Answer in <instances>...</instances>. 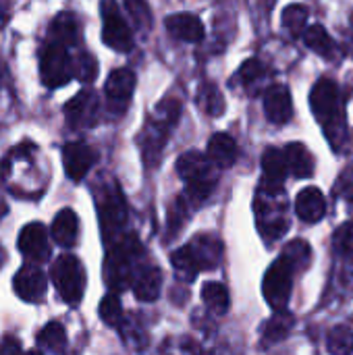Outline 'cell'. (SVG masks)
Instances as JSON below:
<instances>
[{"instance_id":"obj_1","label":"cell","mask_w":353,"mask_h":355,"mask_svg":"<svg viewBox=\"0 0 353 355\" xmlns=\"http://www.w3.org/2000/svg\"><path fill=\"white\" fill-rule=\"evenodd\" d=\"M310 106L325 135L335 150H343L345 144V108L339 85L333 79H318L310 92Z\"/></svg>"},{"instance_id":"obj_2","label":"cell","mask_w":353,"mask_h":355,"mask_svg":"<svg viewBox=\"0 0 353 355\" xmlns=\"http://www.w3.org/2000/svg\"><path fill=\"white\" fill-rule=\"evenodd\" d=\"M144 258V248L137 239V235H125L119 237L108 252L104 272L106 283L114 291H123L127 285L133 283V277L139 268V260Z\"/></svg>"},{"instance_id":"obj_3","label":"cell","mask_w":353,"mask_h":355,"mask_svg":"<svg viewBox=\"0 0 353 355\" xmlns=\"http://www.w3.org/2000/svg\"><path fill=\"white\" fill-rule=\"evenodd\" d=\"M179 116H181V102L177 98H166L158 104L152 121H148L146 129L139 135V148L148 166L160 160L162 148L171 135V129L177 125Z\"/></svg>"},{"instance_id":"obj_4","label":"cell","mask_w":353,"mask_h":355,"mask_svg":"<svg viewBox=\"0 0 353 355\" xmlns=\"http://www.w3.org/2000/svg\"><path fill=\"white\" fill-rule=\"evenodd\" d=\"M179 177L183 181H187V198L200 206L204 204L212 193L214 187L218 183V177L214 175V162L210 160V156H204L202 152H185L179 156L177 164H175Z\"/></svg>"},{"instance_id":"obj_5","label":"cell","mask_w":353,"mask_h":355,"mask_svg":"<svg viewBox=\"0 0 353 355\" xmlns=\"http://www.w3.org/2000/svg\"><path fill=\"white\" fill-rule=\"evenodd\" d=\"M262 193L256 198V223L258 231L268 243H275L279 237H283L289 229V218L285 212L287 202L283 200V191H266L260 187Z\"/></svg>"},{"instance_id":"obj_6","label":"cell","mask_w":353,"mask_h":355,"mask_svg":"<svg viewBox=\"0 0 353 355\" xmlns=\"http://www.w3.org/2000/svg\"><path fill=\"white\" fill-rule=\"evenodd\" d=\"M293 272H298V268L287 256L281 254V258H277L264 275L262 293L275 312L287 310V304L291 300V289H293Z\"/></svg>"},{"instance_id":"obj_7","label":"cell","mask_w":353,"mask_h":355,"mask_svg":"<svg viewBox=\"0 0 353 355\" xmlns=\"http://www.w3.org/2000/svg\"><path fill=\"white\" fill-rule=\"evenodd\" d=\"M98 214H100V229L106 243H114L127 223V202L117 183L102 189L98 198Z\"/></svg>"},{"instance_id":"obj_8","label":"cell","mask_w":353,"mask_h":355,"mask_svg":"<svg viewBox=\"0 0 353 355\" xmlns=\"http://www.w3.org/2000/svg\"><path fill=\"white\" fill-rule=\"evenodd\" d=\"M52 283L58 291V295L62 297V302H67L69 306H77L83 297V289H85V270L81 266V262L75 256H60L54 264H52Z\"/></svg>"},{"instance_id":"obj_9","label":"cell","mask_w":353,"mask_h":355,"mask_svg":"<svg viewBox=\"0 0 353 355\" xmlns=\"http://www.w3.org/2000/svg\"><path fill=\"white\" fill-rule=\"evenodd\" d=\"M100 15H102V40H104V44L117 52L133 50L131 27L123 19L117 2L114 0H102L100 2Z\"/></svg>"},{"instance_id":"obj_10","label":"cell","mask_w":353,"mask_h":355,"mask_svg":"<svg viewBox=\"0 0 353 355\" xmlns=\"http://www.w3.org/2000/svg\"><path fill=\"white\" fill-rule=\"evenodd\" d=\"M40 73H42L44 85L48 87H60L69 83L73 77V62L67 54V46L58 42L46 44V48L42 50V58H40Z\"/></svg>"},{"instance_id":"obj_11","label":"cell","mask_w":353,"mask_h":355,"mask_svg":"<svg viewBox=\"0 0 353 355\" xmlns=\"http://www.w3.org/2000/svg\"><path fill=\"white\" fill-rule=\"evenodd\" d=\"M67 123L73 129H87L98 123L100 116V102L98 96L92 89H83L77 96H73L64 106Z\"/></svg>"},{"instance_id":"obj_12","label":"cell","mask_w":353,"mask_h":355,"mask_svg":"<svg viewBox=\"0 0 353 355\" xmlns=\"http://www.w3.org/2000/svg\"><path fill=\"white\" fill-rule=\"evenodd\" d=\"M135 73L131 69H114L108 79H106V85H104V94H106V100H108V106L110 110H117V112H123L133 96V89H135Z\"/></svg>"},{"instance_id":"obj_13","label":"cell","mask_w":353,"mask_h":355,"mask_svg":"<svg viewBox=\"0 0 353 355\" xmlns=\"http://www.w3.org/2000/svg\"><path fill=\"white\" fill-rule=\"evenodd\" d=\"M96 160H98L96 150L83 141H71L62 148V164L71 181H81L96 164Z\"/></svg>"},{"instance_id":"obj_14","label":"cell","mask_w":353,"mask_h":355,"mask_svg":"<svg viewBox=\"0 0 353 355\" xmlns=\"http://www.w3.org/2000/svg\"><path fill=\"white\" fill-rule=\"evenodd\" d=\"M262 173H264V179H262L260 187L266 191L281 193L285 179H287V173H289L285 152L279 148H266L262 154Z\"/></svg>"},{"instance_id":"obj_15","label":"cell","mask_w":353,"mask_h":355,"mask_svg":"<svg viewBox=\"0 0 353 355\" xmlns=\"http://www.w3.org/2000/svg\"><path fill=\"white\" fill-rule=\"evenodd\" d=\"M264 112L270 123L285 125L293 116V100L289 94V87L283 83H275L266 87L264 92Z\"/></svg>"},{"instance_id":"obj_16","label":"cell","mask_w":353,"mask_h":355,"mask_svg":"<svg viewBox=\"0 0 353 355\" xmlns=\"http://www.w3.org/2000/svg\"><path fill=\"white\" fill-rule=\"evenodd\" d=\"M15 293L23 300V302H29V304H40L44 297H46V287H48V281H46V275L35 268V266H27V268H21L17 275H15Z\"/></svg>"},{"instance_id":"obj_17","label":"cell","mask_w":353,"mask_h":355,"mask_svg":"<svg viewBox=\"0 0 353 355\" xmlns=\"http://www.w3.org/2000/svg\"><path fill=\"white\" fill-rule=\"evenodd\" d=\"M19 250L23 256L42 262L48 258L50 254V245H48V231L44 229L42 223H29L27 227H23L21 235H19Z\"/></svg>"},{"instance_id":"obj_18","label":"cell","mask_w":353,"mask_h":355,"mask_svg":"<svg viewBox=\"0 0 353 355\" xmlns=\"http://www.w3.org/2000/svg\"><path fill=\"white\" fill-rule=\"evenodd\" d=\"M295 214L308 225L320 223L327 216V200L322 191L318 187L302 189L295 198Z\"/></svg>"},{"instance_id":"obj_19","label":"cell","mask_w":353,"mask_h":355,"mask_svg":"<svg viewBox=\"0 0 353 355\" xmlns=\"http://www.w3.org/2000/svg\"><path fill=\"white\" fill-rule=\"evenodd\" d=\"M166 31L177 37V40H183V42H202L204 40V25L202 21L191 15V12H177V15H171L166 17Z\"/></svg>"},{"instance_id":"obj_20","label":"cell","mask_w":353,"mask_h":355,"mask_svg":"<svg viewBox=\"0 0 353 355\" xmlns=\"http://www.w3.org/2000/svg\"><path fill=\"white\" fill-rule=\"evenodd\" d=\"M133 293L139 302H156L162 289V272L158 266H139L133 277Z\"/></svg>"},{"instance_id":"obj_21","label":"cell","mask_w":353,"mask_h":355,"mask_svg":"<svg viewBox=\"0 0 353 355\" xmlns=\"http://www.w3.org/2000/svg\"><path fill=\"white\" fill-rule=\"evenodd\" d=\"M237 141L229 133H214L208 141V156L216 168H231L237 162Z\"/></svg>"},{"instance_id":"obj_22","label":"cell","mask_w":353,"mask_h":355,"mask_svg":"<svg viewBox=\"0 0 353 355\" xmlns=\"http://www.w3.org/2000/svg\"><path fill=\"white\" fill-rule=\"evenodd\" d=\"M50 233H52V239L60 248H73L77 243V237H79V218H77V214L71 208L60 210L54 216Z\"/></svg>"},{"instance_id":"obj_23","label":"cell","mask_w":353,"mask_h":355,"mask_svg":"<svg viewBox=\"0 0 353 355\" xmlns=\"http://www.w3.org/2000/svg\"><path fill=\"white\" fill-rule=\"evenodd\" d=\"M285 158H287V166H289V173L298 179H308L314 175V156L310 154V150L304 146V144H287L285 146Z\"/></svg>"},{"instance_id":"obj_24","label":"cell","mask_w":353,"mask_h":355,"mask_svg":"<svg viewBox=\"0 0 353 355\" xmlns=\"http://www.w3.org/2000/svg\"><path fill=\"white\" fill-rule=\"evenodd\" d=\"M50 37L52 42H58L62 46H77L79 37H81V25L79 19L73 12H60L54 17L52 25H50Z\"/></svg>"},{"instance_id":"obj_25","label":"cell","mask_w":353,"mask_h":355,"mask_svg":"<svg viewBox=\"0 0 353 355\" xmlns=\"http://www.w3.org/2000/svg\"><path fill=\"white\" fill-rule=\"evenodd\" d=\"M202 270H208V268H216L221 264V258H223V243L221 239L212 237V235H198L193 237V241L189 243Z\"/></svg>"},{"instance_id":"obj_26","label":"cell","mask_w":353,"mask_h":355,"mask_svg":"<svg viewBox=\"0 0 353 355\" xmlns=\"http://www.w3.org/2000/svg\"><path fill=\"white\" fill-rule=\"evenodd\" d=\"M293 324H295L293 314H289L287 310H277L275 316L262 329V345L264 347H273V345L285 341L289 337Z\"/></svg>"},{"instance_id":"obj_27","label":"cell","mask_w":353,"mask_h":355,"mask_svg":"<svg viewBox=\"0 0 353 355\" xmlns=\"http://www.w3.org/2000/svg\"><path fill=\"white\" fill-rule=\"evenodd\" d=\"M304 44L310 50H314L316 54H320V56H325L329 60L337 52V46H335L333 37L329 35V31L322 25H310V27H306V31H304Z\"/></svg>"},{"instance_id":"obj_28","label":"cell","mask_w":353,"mask_h":355,"mask_svg":"<svg viewBox=\"0 0 353 355\" xmlns=\"http://www.w3.org/2000/svg\"><path fill=\"white\" fill-rule=\"evenodd\" d=\"M171 262H173L177 275H179L181 279H187L189 283H191V281L198 277V272L202 270V266H200V262H198V258H196V254H193V250H191L189 243L183 245L181 250L173 252Z\"/></svg>"},{"instance_id":"obj_29","label":"cell","mask_w":353,"mask_h":355,"mask_svg":"<svg viewBox=\"0 0 353 355\" xmlns=\"http://www.w3.org/2000/svg\"><path fill=\"white\" fill-rule=\"evenodd\" d=\"M202 300L218 316L229 312L231 297H229V291H227V287L223 283H206L202 287Z\"/></svg>"},{"instance_id":"obj_30","label":"cell","mask_w":353,"mask_h":355,"mask_svg":"<svg viewBox=\"0 0 353 355\" xmlns=\"http://www.w3.org/2000/svg\"><path fill=\"white\" fill-rule=\"evenodd\" d=\"M308 8L304 4H289L285 10H283V25L287 27V31L293 35V37H300L304 31H306V25H308Z\"/></svg>"},{"instance_id":"obj_31","label":"cell","mask_w":353,"mask_h":355,"mask_svg":"<svg viewBox=\"0 0 353 355\" xmlns=\"http://www.w3.org/2000/svg\"><path fill=\"white\" fill-rule=\"evenodd\" d=\"M327 349L335 355H350L353 354V331L350 327L341 324L329 331L327 337Z\"/></svg>"},{"instance_id":"obj_32","label":"cell","mask_w":353,"mask_h":355,"mask_svg":"<svg viewBox=\"0 0 353 355\" xmlns=\"http://www.w3.org/2000/svg\"><path fill=\"white\" fill-rule=\"evenodd\" d=\"M200 106L210 116H221L225 112V98L214 83H204L200 87Z\"/></svg>"},{"instance_id":"obj_33","label":"cell","mask_w":353,"mask_h":355,"mask_svg":"<svg viewBox=\"0 0 353 355\" xmlns=\"http://www.w3.org/2000/svg\"><path fill=\"white\" fill-rule=\"evenodd\" d=\"M37 343H40L42 347L52 349V352H60V349H64V345H67V333H64V327H62L60 322H48V324L40 331V335H37Z\"/></svg>"},{"instance_id":"obj_34","label":"cell","mask_w":353,"mask_h":355,"mask_svg":"<svg viewBox=\"0 0 353 355\" xmlns=\"http://www.w3.org/2000/svg\"><path fill=\"white\" fill-rule=\"evenodd\" d=\"M98 314H100V318L108 327L121 329V324H123V308H121V300L114 293H108L106 297H102L100 308H98Z\"/></svg>"},{"instance_id":"obj_35","label":"cell","mask_w":353,"mask_h":355,"mask_svg":"<svg viewBox=\"0 0 353 355\" xmlns=\"http://www.w3.org/2000/svg\"><path fill=\"white\" fill-rule=\"evenodd\" d=\"M266 77V67L258 60V58H250L246 60L239 71L235 73V81L241 83L243 87H254L260 79Z\"/></svg>"},{"instance_id":"obj_36","label":"cell","mask_w":353,"mask_h":355,"mask_svg":"<svg viewBox=\"0 0 353 355\" xmlns=\"http://www.w3.org/2000/svg\"><path fill=\"white\" fill-rule=\"evenodd\" d=\"M123 2H125V8L131 15L137 29H141V31L152 29L154 15H152V8H150L148 0H123Z\"/></svg>"},{"instance_id":"obj_37","label":"cell","mask_w":353,"mask_h":355,"mask_svg":"<svg viewBox=\"0 0 353 355\" xmlns=\"http://www.w3.org/2000/svg\"><path fill=\"white\" fill-rule=\"evenodd\" d=\"M283 256H287L298 270H306L312 262V250L304 239H295V241L287 243L283 250Z\"/></svg>"},{"instance_id":"obj_38","label":"cell","mask_w":353,"mask_h":355,"mask_svg":"<svg viewBox=\"0 0 353 355\" xmlns=\"http://www.w3.org/2000/svg\"><path fill=\"white\" fill-rule=\"evenodd\" d=\"M73 75L81 83H92L98 75V60L89 52H81L77 60L73 62Z\"/></svg>"},{"instance_id":"obj_39","label":"cell","mask_w":353,"mask_h":355,"mask_svg":"<svg viewBox=\"0 0 353 355\" xmlns=\"http://www.w3.org/2000/svg\"><path fill=\"white\" fill-rule=\"evenodd\" d=\"M185 220H187V202L185 198H177L169 212V237H175L185 225Z\"/></svg>"},{"instance_id":"obj_40","label":"cell","mask_w":353,"mask_h":355,"mask_svg":"<svg viewBox=\"0 0 353 355\" xmlns=\"http://www.w3.org/2000/svg\"><path fill=\"white\" fill-rule=\"evenodd\" d=\"M333 245L339 254L353 256V223H343L335 235H333Z\"/></svg>"},{"instance_id":"obj_41","label":"cell","mask_w":353,"mask_h":355,"mask_svg":"<svg viewBox=\"0 0 353 355\" xmlns=\"http://www.w3.org/2000/svg\"><path fill=\"white\" fill-rule=\"evenodd\" d=\"M333 191H335L339 198H343L345 202H353V166H347V168L339 175V179H337Z\"/></svg>"},{"instance_id":"obj_42","label":"cell","mask_w":353,"mask_h":355,"mask_svg":"<svg viewBox=\"0 0 353 355\" xmlns=\"http://www.w3.org/2000/svg\"><path fill=\"white\" fill-rule=\"evenodd\" d=\"M23 347H21V343L17 341V339H12V337H6L2 343H0V354H19Z\"/></svg>"},{"instance_id":"obj_43","label":"cell","mask_w":353,"mask_h":355,"mask_svg":"<svg viewBox=\"0 0 353 355\" xmlns=\"http://www.w3.org/2000/svg\"><path fill=\"white\" fill-rule=\"evenodd\" d=\"M6 17H8V15H6V8H4V4L0 2V27L4 25V21H6Z\"/></svg>"},{"instance_id":"obj_44","label":"cell","mask_w":353,"mask_h":355,"mask_svg":"<svg viewBox=\"0 0 353 355\" xmlns=\"http://www.w3.org/2000/svg\"><path fill=\"white\" fill-rule=\"evenodd\" d=\"M4 262H6V252H4V250L0 248V268L4 266Z\"/></svg>"},{"instance_id":"obj_45","label":"cell","mask_w":353,"mask_h":355,"mask_svg":"<svg viewBox=\"0 0 353 355\" xmlns=\"http://www.w3.org/2000/svg\"><path fill=\"white\" fill-rule=\"evenodd\" d=\"M2 77H4V69H2V62H0V81H2Z\"/></svg>"},{"instance_id":"obj_46","label":"cell","mask_w":353,"mask_h":355,"mask_svg":"<svg viewBox=\"0 0 353 355\" xmlns=\"http://www.w3.org/2000/svg\"><path fill=\"white\" fill-rule=\"evenodd\" d=\"M352 25H353V15H352Z\"/></svg>"}]
</instances>
